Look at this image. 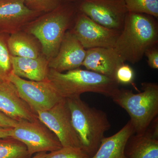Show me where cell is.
I'll use <instances>...</instances> for the list:
<instances>
[{
  "mask_svg": "<svg viewBox=\"0 0 158 158\" xmlns=\"http://www.w3.org/2000/svg\"><path fill=\"white\" fill-rule=\"evenodd\" d=\"M87 50L70 30L65 33L56 56L49 61V67L60 73L82 66Z\"/></svg>",
  "mask_w": 158,
  "mask_h": 158,
  "instance_id": "12",
  "label": "cell"
},
{
  "mask_svg": "<svg viewBox=\"0 0 158 158\" xmlns=\"http://www.w3.org/2000/svg\"><path fill=\"white\" fill-rule=\"evenodd\" d=\"M18 121L14 120L0 112V127L14 128Z\"/></svg>",
  "mask_w": 158,
  "mask_h": 158,
  "instance_id": "26",
  "label": "cell"
},
{
  "mask_svg": "<svg viewBox=\"0 0 158 158\" xmlns=\"http://www.w3.org/2000/svg\"><path fill=\"white\" fill-rule=\"evenodd\" d=\"M9 35L0 32V81L9 80L12 72L11 55L8 46Z\"/></svg>",
  "mask_w": 158,
  "mask_h": 158,
  "instance_id": "20",
  "label": "cell"
},
{
  "mask_svg": "<svg viewBox=\"0 0 158 158\" xmlns=\"http://www.w3.org/2000/svg\"><path fill=\"white\" fill-rule=\"evenodd\" d=\"M79 0H60L62 3H75Z\"/></svg>",
  "mask_w": 158,
  "mask_h": 158,
  "instance_id": "29",
  "label": "cell"
},
{
  "mask_svg": "<svg viewBox=\"0 0 158 158\" xmlns=\"http://www.w3.org/2000/svg\"><path fill=\"white\" fill-rule=\"evenodd\" d=\"M65 99L82 148L91 157L99 147L105 133L111 127L107 115L101 110L90 106L81 96Z\"/></svg>",
  "mask_w": 158,
  "mask_h": 158,
  "instance_id": "4",
  "label": "cell"
},
{
  "mask_svg": "<svg viewBox=\"0 0 158 158\" xmlns=\"http://www.w3.org/2000/svg\"><path fill=\"white\" fill-rule=\"evenodd\" d=\"M48 79L64 98L81 96L92 92L113 97L119 89L116 80L88 70L76 69L60 73L49 69Z\"/></svg>",
  "mask_w": 158,
  "mask_h": 158,
  "instance_id": "3",
  "label": "cell"
},
{
  "mask_svg": "<svg viewBox=\"0 0 158 158\" xmlns=\"http://www.w3.org/2000/svg\"><path fill=\"white\" fill-rule=\"evenodd\" d=\"M134 134L129 120L118 132L104 137L96 152L90 158H127L125 155V148L129 138Z\"/></svg>",
  "mask_w": 158,
  "mask_h": 158,
  "instance_id": "17",
  "label": "cell"
},
{
  "mask_svg": "<svg viewBox=\"0 0 158 158\" xmlns=\"http://www.w3.org/2000/svg\"><path fill=\"white\" fill-rule=\"evenodd\" d=\"M156 19L148 15L127 12L114 49L124 62H140L148 48L158 45Z\"/></svg>",
  "mask_w": 158,
  "mask_h": 158,
  "instance_id": "1",
  "label": "cell"
},
{
  "mask_svg": "<svg viewBox=\"0 0 158 158\" xmlns=\"http://www.w3.org/2000/svg\"><path fill=\"white\" fill-rule=\"evenodd\" d=\"M11 137L23 143L30 155L52 152L62 147L58 137L40 120H22L13 128Z\"/></svg>",
  "mask_w": 158,
  "mask_h": 158,
  "instance_id": "6",
  "label": "cell"
},
{
  "mask_svg": "<svg viewBox=\"0 0 158 158\" xmlns=\"http://www.w3.org/2000/svg\"><path fill=\"white\" fill-rule=\"evenodd\" d=\"M46 158H90L81 148L62 147L47 154Z\"/></svg>",
  "mask_w": 158,
  "mask_h": 158,
  "instance_id": "22",
  "label": "cell"
},
{
  "mask_svg": "<svg viewBox=\"0 0 158 158\" xmlns=\"http://www.w3.org/2000/svg\"><path fill=\"white\" fill-rule=\"evenodd\" d=\"M42 14L30 9L25 0H0V32L11 35L22 31Z\"/></svg>",
  "mask_w": 158,
  "mask_h": 158,
  "instance_id": "11",
  "label": "cell"
},
{
  "mask_svg": "<svg viewBox=\"0 0 158 158\" xmlns=\"http://www.w3.org/2000/svg\"><path fill=\"white\" fill-rule=\"evenodd\" d=\"M40 121L58 137L62 147L82 148L81 144L73 127L70 110L65 98L49 110L37 113Z\"/></svg>",
  "mask_w": 158,
  "mask_h": 158,
  "instance_id": "10",
  "label": "cell"
},
{
  "mask_svg": "<svg viewBox=\"0 0 158 158\" xmlns=\"http://www.w3.org/2000/svg\"><path fill=\"white\" fill-rule=\"evenodd\" d=\"M8 46L13 56L37 58L43 55L39 40L34 35L23 30L9 35Z\"/></svg>",
  "mask_w": 158,
  "mask_h": 158,
  "instance_id": "18",
  "label": "cell"
},
{
  "mask_svg": "<svg viewBox=\"0 0 158 158\" xmlns=\"http://www.w3.org/2000/svg\"><path fill=\"white\" fill-rule=\"evenodd\" d=\"M125 62L114 48H95L87 50L82 66L116 80V70Z\"/></svg>",
  "mask_w": 158,
  "mask_h": 158,
  "instance_id": "15",
  "label": "cell"
},
{
  "mask_svg": "<svg viewBox=\"0 0 158 158\" xmlns=\"http://www.w3.org/2000/svg\"><path fill=\"white\" fill-rule=\"evenodd\" d=\"M78 12L74 3H62L29 23L23 31L37 38L43 55L50 60L56 56L63 37L71 28Z\"/></svg>",
  "mask_w": 158,
  "mask_h": 158,
  "instance_id": "2",
  "label": "cell"
},
{
  "mask_svg": "<svg viewBox=\"0 0 158 158\" xmlns=\"http://www.w3.org/2000/svg\"><path fill=\"white\" fill-rule=\"evenodd\" d=\"M124 152L127 158H158V117L144 133L130 137Z\"/></svg>",
  "mask_w": 158,
  "mask_h": 158,
  "instance_id": "14",
  "label": "cell"
},
{
  "mask_svg": "<svg viewBox=\"0 0 158 158\" xmlns=\"http://www.w3.org/2000/svg\"><path fill=\"white\" fill-rule=\"evenodd\" d=\"M25 2L30 9L42 13L54 10L62 3L60 0H25Z\"/></svg>",
  "mask_w": 158,
  "mask_h": 158,
  "instance_id": "23",
  "label": "cell"
},
{
  "mask_svg": "<svg viewBox=\"0 0 158 158\" xmlns=\"http://www.w3.org/2000/svg\"><path fill=\"white\" fill-rule=\"evenodd\" d=\"M49 61L43 55L37 58L11 56V73L16 76L30 81H44L48 79L50 69Z\"/></svg>",
  "mask_w": 158,
  "mask_h": 158,
  "instance_id": "16",
  "label": "cell"
},
{
  "mask_svg": "<svg viewBox=\"0 0 158 158\" xmlns=\"http://www.w3.org/2000/svg\"><path fill=\"white\" fill-rule=\"evenodd\" d=\"M141 88L142 91L137 94L129 89L119 88L112 98L129 115L135 134L144 133L158 117V84L144 82Z\"/></svg>",
  "mask_w": 158,
  "mask_h": 158,
  "instance_id": "5",
  "label": "cell"
},
{
  "mask_svg": "<svg viewBox=\"0 0 158 158\" xmlns=\"http://www.w3.org/2000/svg\"><path fill=\"white\" fill-rule=\"evenodd\" d=\"M74 3L78 11L98 23L122 30L128 12L124 0H79Z\"/></svg>",
  "mask_w": 158,
  "mask_h": 158,
  "instance_id": "8",
  "label": "cell"
},
{
  "mask_svg": "<svg viewBox=\"0 0 158 158\" xmlns=\"http://www.w3.org/2000/svg\"><path fill=\"white\" fill-rule=\"evenodd\" d=\"M13 128L0 127V138L11 137Z\"/></svg>",
  "mask_w": 158,
  "mask_h": 158,
  "instance_id": "27",
  "label": "cell"
},
{
  "mask_svg": "<svg viewBox=\"0 0 158 158\" xmlns=\"http://www.w3.org/2000/svg\"><path fill=\"white\" fill-rule=\"evenodd\" d=\"M0 112L18 122L39 120L37 114L20 96L16 87L9 80L0 81Z\"/></svg>",
  "mask_w": 158,
  "mask_h": 158,
  "instance_id": "13",
  "label": "cell"
},
{
  "mask_svg": "<svg viewBox=\"0 0 158 158\" xmlns=\"http://www.w3.org/2000/svg\"><path fill=\"white\" fill-rule=\"evenodd\" d=\"M158 45L148 48L144 52V56L147 58L148 66L153 69H158Z\"/></svg>",
  "mask_w": 158,
  "mask_h": 158,
  "instance_id": "25",
  "label": "cell"
},
{
  "mask_svg": "<svg viewBox=\"0 0 158 158\" xmlns=\"http://www.w3.org/2000/svg\"><path fill=\"white\" fill-rule=\"evenodd\" d=\"M128 12L148 15L158 18V0H124Z\"/></svg>",
  "mask_w": 158,
  "mask_h": 158,
  "instance_id": "21",
  "label": "cell"
},
{
  "mask_svg": "<svg viewBox=\"0 0 158 158\" xmlns=\"http://www.w3.org/2000/svg\"><path fill=\"white\" fill-rule=\"evenodd\" d=\"M47 153L45 152H41L37 153L33 157L29 158H46Z\"/></svg>",
  "mask_w": 158,
  "mask_h": 158,
  "instance_id": "28",
  "label": "cell"
},
{
  "mask_svg": "<svg viewBox=\"0 0 158 158\" xmlns=\"http://www.w3.org/2000/svg\"><path fill=\"white\" fill-rule=\"evenodd\" d=\"M27 147L23 143L11 138H0V158H29Z\"/></svg>",
  "mask_w": 158,
  "mask_h": 158,
  "instance_id": "19",
  "label": "cell"
},
{
  "mask_svg": "<svg viewBox=\"0 0 158 158\" xmlns=\"http://www.w3.org/2000/svg\"><path fill=\"white\" fill-rule=\"evenodd\" d=\"M135 77V72L132 67L124 63L116 70L115 80L119 85H130L133 84Z\"/></svg>",
  "mask_w": 158,
  "mask_h": 158,
  "instance_id": "24",
  "label": "cell"
},
{
  "mask_svg": "<svg viewBox=\"0 0 158 158\" xmlns=\"http://www.w3.org/2000/svg\"><path fill=\"white\" fill-rule=\"evenodd\" d=\"M9 80L16 87L20 96L36 114L39 111L49 110L64 98L48 79L40 81H28L11 73Z\"/></svg>",
  "mask_w": 158,
  "mask_h": 158,
  "instance_id": "7",
  "label": "cell"
},
{
  "mask_svg": "<svg viewBox=\"0 0 158 158\" xmlns=\"http://www.w3.org/2000/svg\"><path fill=\"white\" fill-rule=\"evenodd\" d=\"M70 30L86 50L114 48L121 32L102 26L79 11Z\"/></svg>",
  "mask_w": 158,
  "mask_h": 158,
  "instance_id": "9",
  "label": "cell"
}]
</instances>
